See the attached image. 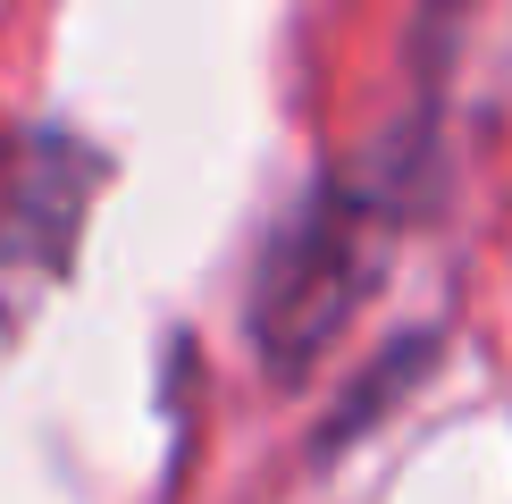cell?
Returning <instances> with one entry per match:
<instances>
[{"instance_id": "obj_1", "label": "cell", "mask_w": 512, "mask_h": 504, "mask_svg": "<svg viewBox=\"0 0 512 504\" xmlns=\"http://www.w3.org/2000/svg\"><path fill=\"white\" fill-rule=\"evenodd\" d=\"M93 152L59 135H9L0 143V311L34 303V286L59 278L93 194Z\"/></svg>"}]
</instances>
